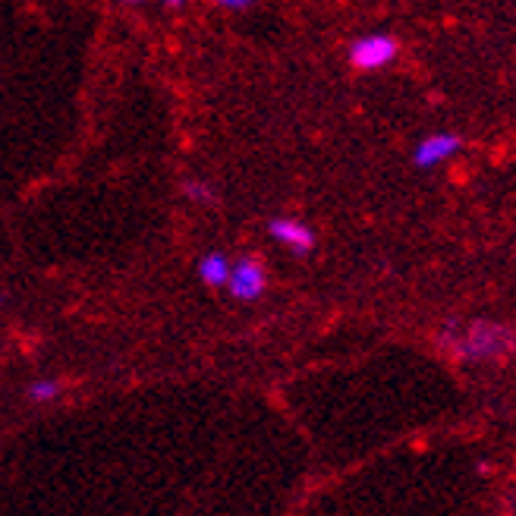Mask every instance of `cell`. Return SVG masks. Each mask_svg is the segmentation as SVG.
Wrapping results in <instances>:
<instances>
[{"mask_svg":"<svg viewBox=\"0 0 516 516\" xmlns=\"http://www.w3.org/2000/svg\"><path fill=\"white\" fill-rule=\"evenodd\" d=\"M450 353L463 362H504L516 353V331L501 321L479 318L457 337H450Z\"/></svg>","mask_w":516,"mask_h":516,"instance_id":"6da1fadb","label":"cell"},{"mask_svg":"<svg viewBox=\"0 0 516 516\" xmlns=\"http://www.w3.org/2000/svg\"><path fill=\"white\" fill-rule=\"evenodd\" d=\"M400 57V41L391 32H365L347 45L350 67L359 73H378Z\"/></svg>","mask_w":516,"mask_h":516,"instance_id":"7a4b0ae2","label":"cell"},{"mask_svg":"<svg viewBox=\"0 0 516 516\" xmlns=\"http://www.w3.org/2000/svg\"><path fill=\"white\" fill-rule=\"evenodd\" d=\"M227 290L236 303H258L268 290V271L262 265V258H255V255L233 258Z\"/></svg>","mask_w":516,"mask_h":516,"instance_id":"3957f363","label":"cell"},{"mask_svg":"<svg viewBox=\"0 0 516 516\" xmlns=\"http://www.w3.org/2000/svg\"><path fill=\"white\" fill-rule=\"evenodd\" d=\"M268 236L277 246H284L290 255H296V258L312 255L315 246H318V233L306 221L287 218V214H277V218L268 221Z\"/></svg>","mask_w":516,"mask_h":516,"instance_id":"277c9868","label":"cell"},{"mask_svg":"<svg viewBox=\"0 0 516 516\" xmlns=\"http://www.w3.org/2000/svg\"><path fill=\"white\" fill-rule=\"evenodd\" d=\"M463 152L460 133H450V129H438V133H428L416 142L413 148V164L419 170H435L447 164L450 158H457Z\"/></svg>","mask_w":516,"mask_h":516,"instance_id":"5b68a950","label":"cell"},{"mask_svg":"<svg viewBox=\"0 0 516 516\" xmlns=\"http://www.w3.org/2000/svg\"><path fill=\"white\" fill-rule=\"evenodd\" d=\"M230 265H233V258L221 249H208L199 255V262H196V274H199V281L211 290H221L227 287L230 281Z\"/></svg>","mask_w":516,"mask_h":516,"instance_id":"8992f818","label":"cell"},{"mask_svg":"<svg viewBox=\"0 0 516 516\" xmlns=\"http://www.w3.org/2000/svg\"><path fill=\"white\" fill-rule=\"evenodd\" d=\"M60 381L57 378H35V381H29L26 384V397L32 400V403H54L57 397H60Z\"/></svg>","mask_w":516,"mask_h":516,"instance_id":"52a82bcc","label":"cell"},{"mask_svg":"<svg viewBox=\"0 0 516 516\" xmlns=\"http://www.w3.org/2000/svg\"><path fill=\"white\" fill-rule=\"evenodd\" d=\"M183 196H186L189 202H199V205L214 202V192H211L208 183H186V186H183Z\"/></svg>","mask_w":516,"mask_h":516,"instance_id":"ba28073f","label":"cell"},{"mask_svg":"<svg viewBox=\"0 0 516 516\" xmlns=\"http://www.w3.org/2000/svg\"><path fill=\"white\" fill-rule=\"evenodd\" d=\"M221 7H224V10H249L252 4H249V0H240V4H230V0H224Z\"/></svg>","mask_w":516,"mask_h":516,"instance_id":"9c48e42d","label":"cell"},{"mask_svg":"<svg viewBox=\"0 0 516 516\" xmlns=\"http://www.w3.org/2000/svg\"><path fill=\"white\" fill-rule=\"evenodd\" d=\"M0 303H4V296H0Z\"/></svg>","mask_w":516,"mask_h":516,"instance_id":"30bf717a","label":"cell"}]
</instances>
